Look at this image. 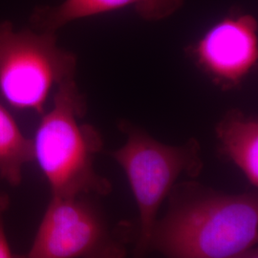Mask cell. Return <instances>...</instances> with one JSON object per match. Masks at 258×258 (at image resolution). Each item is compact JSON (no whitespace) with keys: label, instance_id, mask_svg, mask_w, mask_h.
I'll use <instances>...</instances> for the list:
<instances>
[{"label":"cell","instance_id":"1","mask_svg":"<svg viewBox=\"0 0 258 258\" xmlns=\"http://www.w3.org/2000/svg\"><path fill=\"white\" fill-rule=\"evenodd\" d=\"M168 196L149 250L166 258H234L256 244V192L227 194L186 181L177 183Z\"/></svg>","mask_w":258,"mask_h":258},{"label":"cell","instance_id":"2","mask_svg":"<svg viewBox=\"0 0 258 258\" xmlns=\"http://www.w3.org/2000/svg\"><path fill=\"white\" fill-rule=\"evenodd\" d=\"M86 99L75 79L55 88L53 106L42 114L33 142L34 160L45 176L52 196H104L110 181L100 175L94 160L103 148L101 133L81 122Z\"/></svg>","mask_w":258,"mask_h":258},{"label":"cell","instance_id":"3","mask_svg":"<svg viewBox=\"0 0 258 258\" xmlns=\"http://www.w3.org/2000/svg\"><path fill=\"white\" fill-rule=\"evenodd\" d=\"M118 126L126 135V142L110 155L124 171L137 203L140 230L136 252L142 256L149 251L159 209L178 178H195L201 173V146L194 138L179 146L163 144L127 120H121Z\"/></svg>","mask_w":258,"mask_h":258},{"label":"cell","instance_id":"4","mask_svg":"<svg viewBox=\"0 0 258 258\" xmlns=\"http://www.w3.org/2000/svg\"><path fill=\"white\" fill-rule=\"evenodd\" d=\"M76 71L77 56L57 45L55 33L0 22V92L14 108L43 114L51 90Z\"/></svg>","mask_w":258,"mask_h":258},{"label":"cell","instance_id":"5","mask_svg":"<svg viewBox=\"0 0 258 258\" xmlns=\"http://www.w3.org/2000/svg\"><path fill=\"white\" fill-rule=\"evenodd\" d=\"M94 196H52L23 258H124L126 235L111 230Z\"/></svg>","mask_w":258,"mask_h":258},{"label":"cell","instance_id":"6","mask_svg":"<svg viewBox=\"0 0 258 258\" xmlns=\"http://www.w3.org/2000/svg\"><path fill=\"white\" fill-rule=\"evenodd\" d=\"M186 52L222 90L236 88L257 65V20L249 14L232 12L212 25Z\"/></svg>","mask_w":258,"mask_h":258},{"label":"cell","instance_id":"7","mask_svg":"<svg viewBox=\"0 0 258 258\" xmlns=\"http://www.w3.org/2000/svg\"><path fill=\"white\" fill-rule=\"evenodd\" d=\"M184 2L185 0H64L55 6H37L30 21L37 31L55 33L74 20L131 7L141 19L156 22L173 16Z\"/></svg>","mask_w":258,"mask_h":258},{"label":"cell","instance_id":"8","mask_svg":"<svg viewBox=\"0 0 258 258\" xmlns=\"http://www.w3.org/2000/svg\"><path fill=\"white\" fill-rule=\"evenodd\" d=\"M222 154L254 187L258 185V120L239 109L227 111L215 127Z\"/></svg>","mask_w":258,"mask_h":258},{"label":"cell","instance_id":"9","mask_svg":"<svg viewBox=\"0 0 258 258\" xmlns=\"http://www.w3.org/2000/svg\"><path fill=\"white\" fill-rule=\"evenodd\" d=\"M34 161L32 140L24 136L18 123L0 103V176L18 186L25 165Z\"/></svg>","mask_w":258,"mask_h":258},{"label":"cell","instance_id":"10","mask_svg":"<svg viewBox=\"0 0 258 258\" xmlns=\"http://www.w3.org/2000/svg\"><path fill=\"white\" fill-rule=\"evenodd\" d=\"M10 206V197L0 192V258H23V254L15 253L11 249L4 228V215Z\"/></svg>","mask_w":258,"mask_h":258},{"label":"cell","instance_id":"11","mask_svg":"<svg viewBox=\"0 0 258 258\" xmlns=\"http://www.w3.org/2000/svg\"><path fill=\"white\" fill-rule=\"evenodd\" d=\"M234 258H258L257 249L252 247V248L244 251L243 253H241L238 256Z\"/></svg>","mask_w":258,"mask_h":258}]
</instances>
